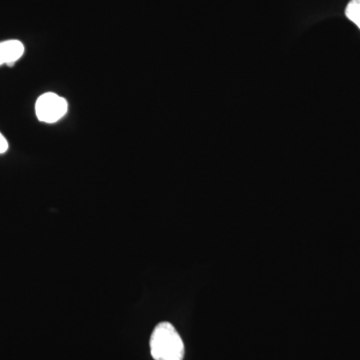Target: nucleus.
Masks as SVG:
<instances>
[{"label":"nucleus","instance_id":"obj_1","mask_svg":"<svg viewBox=\"0 0 360 360\" xmlns=\"http://www.w3.org/2000/svg\"><path fill=\"white\" fill-rule=\"evenodd\" d=\"M184 343L169 322H161L150 338V352L155 360H182Z\"/></svg>","mask_w":360,"mask_h":360},{"label":"nucleus","instance_id":"obj_2","mask_svg":"<svg viewBox=\"0 0 360 360\" xmlns=\"http://www.w3.org/2000/svg\"><path fill=\"white\" fill-rule=\"evenodd\" d=\"M68 103L65 98L46 92L39 97L35 103V113L39 122L54 123L60 120L68 112Z\"/></svg>","mask_w":360,"mask_h":360},{"label":"nucleus","instance_id":"obj_3","mask_svg":"<svg viewBox=\"0 0 360 360\" xmlns=\"http://www.w3.org/2000/svg\"><path fill=\"white\" fill-rule=\"evenodd\" d=\"M25 53V45L20 40L11 39L0 42V65H14Z\"/></svg>","mask_w":360,"mask_h":360},{"label":"nucleus","instance_id":"obj_4","mask_svg":"<svg viewBox=\"0 0 360 360\" xmlns=\"http://www.w3.org/2000/svg\"><path fill=\"white\" fill-rule=\"evenodd\" d=\"M345 15L360 30V0H352L345 9Z\"/></svg>","mask_w":360,"mask_h":360},{"label":"nucleus","instance_id":"obj_5","mask_svg":"<svg viewBox=\"0 0 360 360\" xmlns=\"http://www.w3.org/2000/svg\"><path fill=\"white\" fill-rule=\"evenodd\" d=\"M8 149V142H7L6 137L4 136V134L0 132V155L2 153H6Z\"/></svg>","mask_w":360,"mask_h":360}]
</instances>
